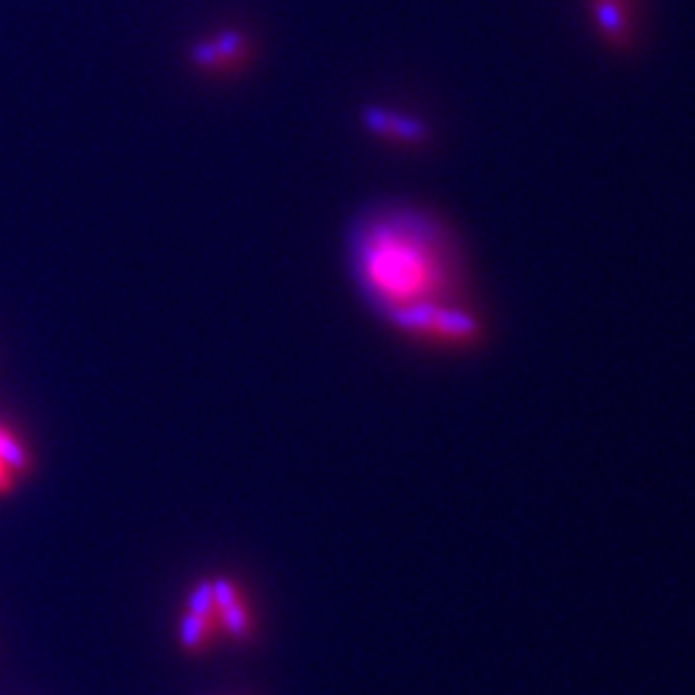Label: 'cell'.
Returning <instances> with one entry per match:
<instances>
[{
	"mask_svg": "<svg viewBox=\"0 0 695 695\" xmlns=\"http://www.w3.org/2000/svg\"><path fill=\"white\" fill-rule=\"evenodd\" d=\"M214 45H217L219 57H232L235 52H238V47H240V34H232V32L221 34V37L214 41Z\"/></svg>",
	"mask_w": 695,
	"mask_h": 695,
	"instance_id": "4",
	"label": "cell"
},
{
	"mask_svg": "<svg viewBox=\"0 0 695 695\" xmlns=\"http://www.w3.org/2000/svg\"><path fill=\"white\" fill-rule=\"evenodd\" d=\"M13 477H16V475H13V471L5 467L3 462H0V492H9L11 490Z\"/></svg>",
	"mask_w": 695,
	"mask_h": 695,
	"instance_id": "6",
	"label": "cell"
},
{
	"mask_svg": "<svg viewBox=\"0 0 695 695\" xmlns=\"http://www.w3.org/2000/svg\"><path fill=\"white\" fill-rule=\"evenodd\" d=\"M350 266L367 304L405 338L433 350L482 340L464 253L433 214L412 206L369 214L350 240Z\"/></svg>",
	"mask_w": 695,
	"mask_h": 695,
	"instance_id": "1",
	"label": "cell"
},
{
	"mask_svg": "<svg viewBox=\"0 0 695 695\" xmlns=\"http://www.w3.org/2000/svg\"><path fill=\"white\" fill-rule=\"evenodd\" d=\"M0 462H3L16 477L24 475V471L28 469V454L24 451V446H21L16 435H13L11 430H5L3 426H0Z\"/></svg>",
	"mask_w": 695,
	"mask_h": 695,
	"instance_id": "3",
	"label": "cell"
},
{
	"mask_svg": "<svg viewBox=\"0 0 695 695\" xmlns=\"http://www.w3.org/2000/svg\"><path fill=\"white\" fill-rule=\"evenodd\" d=\"M212 592H214V603H217V611H219V626L227 628L235 639L248 636L250 615L238 592V585L229 583V579L225 577H219L212 583Z\"/></svg>",
	"mask_w": 695,
	"mask_h": 695,
	"instance_id": "2",
	"label": "cell"
},
{
	"mask_svg": "<svg viewBox=\"0 0 695 695\" xmlns=\"http://www.w3.org/2000/svg\"><path fill=\"white\" fill-rule=\"evenodd\" d=\"M193 57H196V62H202V64L217 62V57H219L217 45H214V41H206V45H199L196 49H193Z\"/></svg>",
	"mask_w": 695,
	"mask_h": 695,
	"instance_id": "5",
	"label": "cell"
}]
</instances>
